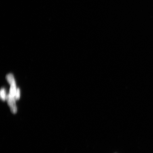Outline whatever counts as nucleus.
<instances>
[{"label":"nucleus","mask_w":153,"mask_h":153,"mask_svg":"<svg viewBox=\"0 0 153 153\" xmlns=\"http://www.w3.org/2000/svg\"><path fill=\"white\" fill-rule=\"evenodd\" d=\"M6 99L9 106L10 107L11 111L13 113H16L17 112V108L16 105H15L16 99L14 97H10L8 95L7 96Z\"/></svg>","instance_id":"f257e3e1"},{"label":"nucleus","mask_w":153,"mask_h":153,"mask_svg":"<svg viewBox=\"0 0 153 153\" xmlns=\"http://www.w3.org/2000/svg\"><path fill=\"white\" fill-rule=\"evenodd\" d=\"M17 89L16 88V84H12L11 85L10 90V93L8 95L10 97H14L15 98V95L16 93Z\"/></svg>","instance_id":"f03ea898"},{"label":"nucleus","mask_w":153,"mask_h":153,"mask_svg":"<svg viewBox=\"0 0 153 153\" xmlns=\"http://www.w3.org/2000/svg\"><path fill=\"white\" fill-rule=\"evenodd\" d=\"M6 78L7 81L11 85L15 83L14 76H13L12 74H8V75H7L6 76Z\"/></svg>","instance_id":"7ed1b4c3"},{"label":"nucleus","mask_w":153,"mask_h":153,"mask_svg":"<svg viewBox=\"0 0 153 153\" xmlns=\"http://www.w3.org/2000/svg\"><path fill=\"white\" fill-rule=\"evenodd\" d=\"M0 96L1 98L3 100H5L6 99L7 96L6 95V93L5 89L4 88H1L0 92Z\"/></svg>","instance_id":"20e7f679"},{"label":"nucleus","mask_w":153,"mask_h":153,"mask_svg":"<svg viewBox=\"0 0 153 153\" xmlns=\"http://www.w3.org/2000/svg\"><path fill=\"white\" fill-rule=\"evenodd\" d=\"M20 97V90L19 88L17 89L16 95H15V99L16 100H18Z\"/></svg>","instance_id":"39448f33"}]
</instances>
